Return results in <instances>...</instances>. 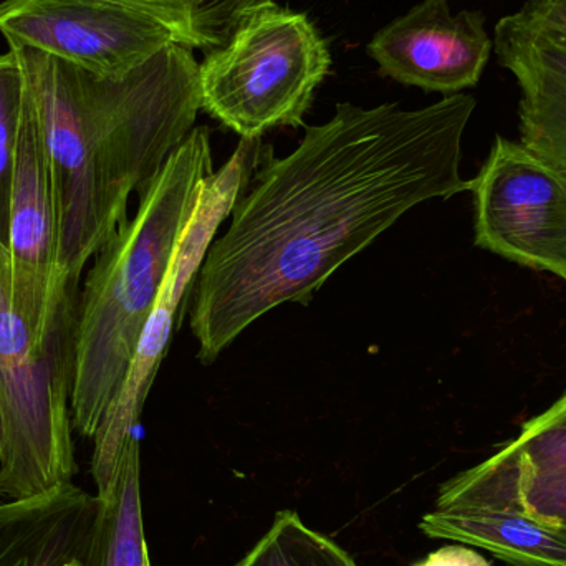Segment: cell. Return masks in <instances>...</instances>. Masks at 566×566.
Here are the masks:
<instances>
[{"label":"cell","mask_w":566,"mask_h":566,"mask_svg":"<svg viewBox=\"0 0 566 566\" xmlns=\"http://www.w3.org/2000/svg\"><path fill=\"white\" fill-rule=\"evenodd\" d=\"M474 96L432 105L339 103L285 158L262 149L254 188L232 209L196 279L191 328L211 365L251 323L313 293L409 209L471 191L462 138Z\"/></svg>","instance_id":"1"},{"label":"cell","mask_w":566,"mask_h":566,"mask_svg":"<svg viewBox=\"0 0 566 566\" xmlns=\"http://www.w3.org/2000/svg\"><path fill=\"white\" fill-rule=\"evenodd\" d=\"M9 49L22 63L49 148L60 269L80 285L90 259L128 219L133 192L195 129L199 63L172 43L129 75L105 78L39 50Z\"/></svg>","instance_id":"2"},{"label":"cell","mask_w":566,"mask_h":566,"mask_svg":"<svg viewBox=\"0 0 566 566\" xmlns=\"http://www.w3.org/2000/svg\"><path fill=\"white\" fill-rule=\"evenodd\" d=\"M211 175V133L199 126L139 189L136 214L96 252L80 289L73 343L70 412L82 438L93 439L125 381L143 326Z\"/></svg>","instance_id":"3"},{"label":"cell","mask_w":566,"mask_h":566,"mask_svg":"<svg viewBox=\"0 0 566 566\" xmlns=\"http://www.w3.org/2000/svg\"><path fill=\"white\" fill-rule=\"evenodd\" d=\"M329 66L328 45L312 20L274 3L199 65L201 109L242 139L298 128Z\"/></svg>","instance_id":"4"},{"label":"cell","mask_w":566,"mask_h":566,"mask_svg":"<svg viewBox=\"0 0 566 566\" xmlns=\"http://www.w3.org/2000/svg\"><path fill=\"white\" fill-rule=\"evenodd\" d=\"M72 353L42 349L13 305L12 269L0 239V401L6 446L0 495L27 499L72 484Z\"/></svg>","instance_id":"5"},{"label":"cell","mask_w":566,"mask_h":566,"mask_svg":"<svg viewBox=\"0 0 566 566\" xmlns=\"http://www.w3.org/2000/svg\"><path fill=\"white\" fill-rule=\"evenodd\" d=\"M262 149L261 138H241L234 155L202 186L198 208L182 232L168 275L143 326L125 381L93 436L92 475L99 497L112 489L126 441L139 424L149 389L168 353L179 306L188 302V292L198 279L219 228L248 189L261 163Z\"/></svg>","instance_id":"6"},{"label":"cell","mask_w":566,"mask_h":566,"mask_svg":"<svg viewBox=\"0 0 566 566\" xmlns=\"http://www.w3.org/2000/svg\"><path fill=\"white\" fill-rule=\"evenodd\" d=\"M6 245L12 269L13 305L33 342L42 349L73 355L80 285L66 281L60 269L52 163L27 78L10 175Z\"/></svg>","instance_id":"7"},{"label":"cell","mask_w":566,"mask_h":566,"mask_svg":"<svg viewBox=\"0 0 566 566\" xmlns=\"http://www.w3.org/2000/svg\"><path fill=\"white\" fill-rule=\"evenodd\" d=\"M475 245L566 282V175L497 136L472 179Z\"/></svg>","instance_id":"8"},{"label":"cell","mask_w":566,"mask_h":566,"mask_svg":"<svg viewBox=\"0 0 566 566\" xmlns=\"http://www.w3.org/2000/svg\"><path fill=\"white\" fill-rule=\"evenodd\" d=\"M0 33L9 46L39 50L105 78H123L176 43L161 23L112 0H6Z\"/></svg>","instance_id":"9"},{"label":"cell","mask_w":566,"mask_h":566,"mask_svg":"<svg viewBox=\"0 0 566 566\" xmlns=\"http://www.w3.org/2000/svg\"><path fill=\"white\" fill-rule=\"evenodd\" d=\"M419 528L431 538L488 551L512 566H566V528L518 504L499 452L446 482Z\"/></svg>","instance_id":"10"},{"label":"cell","mask_w":566,"mask_h":566,"mask_svg":"<svg viewBox=\"0 0 566 566\" xmlns=\"http://www.w3.org/2000/svg\"><path fill=\"white\" fill-rule=\"evenodd\" d=\"M492 50L484 13H452L449 0H422L382 27L368 45L382 75L446 96L478 85Z\"/></svg>","instance_id":"11"},{"label":"cell","mask_w":566,"mask_h":566,"mask_svg":"<svg viewBox=\"0 0 566 566\" xmlns=\"http://www.w3.org/2000/svg\"><path fill=\"white\" fill-rule=\"evenodd\" d=\"M494 50L521 88L522 145L566 175V27L522 7L499 20Z\"/></svg>","instance_id":"12"},{"label":"cell","mask_w":566,"mask_h":566,"mask_svg":"<svg viewBox=\"0 0 566 566\" xmlns=\"http://www.w3.org/2000/svg\"><path fill=\"white\" fill-rule=\"evenodd\" d=\"M99 505L73 482L0 502V566H90Z\"/></svg>","instance_id":"13"},{"label":"cell","mask_w":566,"mask_h":566,"mask_svg":"<svg viewBox=\"0 0 566 566\" xmlns=\"http://www.w3.org/2000/svg\"><path fill=\"white\" fill-rule=\"evenodd\" d=\"M497 452L518 504L566 528V395L525 422L521 436Z\"/></svg>","instance_id":"14"},{"label":"cell","mask_w":566,"mask_h":566,"mask_svg":"<svg viewBox=\"0 0 566 566\" xmlns=\"http://www.w3.org/2000/svg\"><path fill=\"white\" fill-rule=\"evenodd\" d=\"M145 13L171 32L186 49L212 50L226 45L235 30L275 0H112Z\"/></svg>","instance_id":"15"},{"label":"cell","mask_w":566,"mask_h":566,"mask_svg":"<svg viewBox=\"0 0 566 566\" xmlns=\"http://www.w3.org/2000/svg\"><path fill=\"white\" fill-rule=\"evenodd\" d=\"M234 566H358L325 535L303 524L295 512L275 515L271 531Z\"/></svg>","instance_id":"16"},{"label":"cell","mask_w":566,"mask_h":566,"mask_svg":"<svg viewBox=\"0 0 566 566\" xmlns=\"http://www.w3.org/2000/svg\"><path fill=\"white\" fill-rule=\"evenodd\" d=\"M25 73L13 50L0 55V239H7L10 175L19 139Z\"/></svg>","instance_id":"17"},{"label":"cell","mask_w":566,"mask_h":566,"mask_svg":"<svg viewBox=\"0 0 566 566\" xmlns=\"http://www.w3.org/2000/svg\"><path fill=\"white\" fill-rule=\"evenodd\" d=\"M412 566H492L482 555L475 554L459 545L439 548L438 552L429 554L424 560Z\"/></svg>","instance_id":"18"},{"label":"cell","mask_w":566,"mask_h":566,"mask_svg":"<svg viewBox=\"0 0 566 566\" xmlns=\"http://www.w3.org/2000/svg\"><path fill=\"white\" fill-rule=\"evenodd\" d=\"M525 9L566 27V0H527Z\"/></svg>","instance_id":"19"},{"label":"cell","mask_w":566,"mask_h":566,"mask_svg":"<svg viewBox=\"0 0 566 566\" xmlns=\"http://www.w3.org/2000/svg\"><path fill=\"white\" fill-rule=\"evenodd\" d=\"M3 446H6V421H3V408L0 401V459H2Z\"/></svg>","instance_id":"20"},{"label":"cell","mask_w":566,"mask_h":566,"mask_svg":"<svg viewBox=\"0 0 566 566\" xmlns=\"http://www.w3.org/2000/svg\"><path fill=\"white\" fill-rule=\"evenodd\" d=\"M0 497H2V495H0Z\"/></svg>","instance_id":"21"}]
</instances>
